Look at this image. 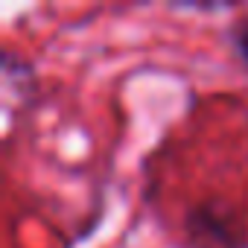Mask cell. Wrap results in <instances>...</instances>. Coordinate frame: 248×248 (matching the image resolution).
<instances>
[{"label":"cell","mask_w":248,"mask_h":248,"mask_svg":"<svg viewBox=\"0 0 248 248\" xmlns=\"http://www.w3.org/2000/svg\"><path fill=\"white\" fill-rule=\"evenodd\" d=\"M239 47H242V53L248 56V30H242V35H239Z\"/></svg>","instance_id":"1"}]
</instances>
